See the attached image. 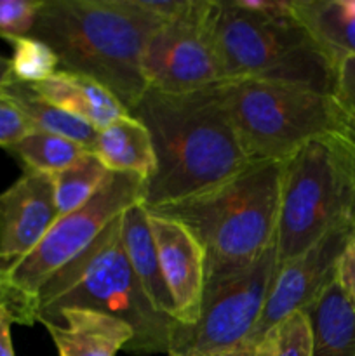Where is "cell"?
Listing matches in <instances>:
<instances>
[{"mask_svg": "<svg viewBox=\"0 0 355 356\" xmlns=\"http://www.w3.org/2000/svg\"><path fill=\"white\" fill-rule=\"evenodd\" d=\"M150 132L157 169L145 183L146 211L205 193L249 165L221 83L183 94L148 89L131 111Z\"/></svg>", "mask_w": 355, "mask_h": 356, "instance_id": "1", "label": "cell"}, {"mask_svg": "<svg viewBox=\"0 0 355 356\" xmlns=\"http://www.w3.org/2000/svg\"><path fill=\"white\" fill-rule=\"evenodd\" d=\"M162 23L138 0H42L30 35L54 51L59 70L96 80L131 113L148 90L143 56Z\"/></svg>", "mask_w": 355, "mask_h": 356, "instance_id": "2", "label": "cell"}, {"mask_svg": "<svg viewBox=\"0 0 355 356\" xmlns=\"http://www.w3.org/2000/svg\"><path fill=\"white\" fill-rule=\"evenodd\" d=\"M212 33L225 82L270 80L336 94L340 59L299 19L294 0H214Z\"/></svg>", "mask_w": 355, "mask_h": 356, "instance_id": "3", "label": "cell"}, {"mask_svg": "<svg viewBox=\"0 0 355 356\" xmlns=\"http://www.w3.org/2000/svg\"><path fill=\"white\" fill-rule=\"evenodd\" d=\"M281 170L278 162H251L205 193L148 212L194 233L205 254V285L218 284L253 266L275 243Z\"/></svg>", "mask_w": 355, "mask_h": 356, "instance_id": "4", "label": "cell"}, {"mask_svg": "<svg viewBox=\"0 0 355 356\" xmlns=\"http://www.w3.org/2000/svg\"><path fill=\"white\" fill-rule=\"evenodd\" d=\"M122 218V216H120ZM120 218L75 263L40 291L35 309L38 323L56 322L66 308H87L122 320L132 329L125 351L138 356L169 353L178 322L160 315L129 264Z\"/></svg>", "mask_w": 355, "mask_h": 356, "instance_id": "5", "label": "cell"}, {"mask_svg": "<svg viewBox=\"0 0 355 356\" xmlns=\"http://www.w3.org/2000/svg\"><path fill=\"white\" fill-rule=\"evenodd\" d=\"M347 225H355V141L331 132L282 162L277 268Z\"/></svg>", "mask_w": 355, "mask_h": 356, "instance_id": "6", "label": "cell"}, {"mask_svg": "<svg viewBox=\"0 0 355 356\" xmlns=\"http://www.w3.org/2000/svg\"><path fill=\"white\" fill-rule=\"evenodd\" d=\"M223 99L249 162H285L317 138L343 132L336 96L305 86L270 80H230Z\"/></svg>", "mask_w": 355, "mask_h": 356, "instance_id": "7", "label": "cell"}, {"mask_svg": "<svg viewBox=\"0 0 355 356\" xmlns=\"http://www.w3.org/2000/svg\"><path fill=\"white\" fill-rule=\"evenodd\" d=\"M145 181L111 172L94 197L75 212L58 218L40 242L0 280V302L14 323L33 325L42 289L94 245L104 229L131 205L143 202Z\"/></svg>", "mask_w": 355, "mask_h": 356, "instance_id": "8", "label": "cell"}, {"mask_svg": "<svg viewBox=\"0 0 355 356\" xmlns=\"http://www.w3.org/2000/svg\"><path fill=\"white\" fill-rule=\"evenodd\" d=\"M277 271L275 243L246 271L205 285L200 315L190 327L176 323L167 355L219 356L249 343Z\"/></svg>", "mask_w": 355, "mask_h": 356, "instance_id": "9", "label": "cell"}, {"mask_svg": "<svg viewBox=\"0 0 355 356\" xmlns=\"http://www.w3.org/2000/svg\"><path fill=\"white\" fill-rule=\"evenodd\" d=\"M214 0H190L176 17L164 21L143 56L148 89L183 94L225 83L214 33Z\"/></svg>", "mask_w": 355, "mask_h": 356, "instance_id": "10", "label": "cell"}, {"mask_svg": "<svg viewBox=\"0 0 355 356\" xmlns=\"http://www.w3.org/2000/svg\"><path fill=\"white\" fill-rule=\"evenodd\" d=\"M355 232V225L341 226L292 257L275 271L263 313L247 344H258L267 334L294 312H305L320 292L336 278L338 261Z\"/></svg>", "mask_w": 355, "mask_h": 356, "instance_id": "11", "label": "cell"}, {"mask_svg": "<svg viewBox=\"0 0 355 356\" xmlns=\"http://www.w3.org/2000/svg\"><path fill=\"white\" fill-rule=\"evenodd\" d=\"M56 219L52 177L23 170L0 193V280L35 249Z\"/></svg>", "mask_w": 355, "mask_h": 356, "instance_id": "12", "label": "cell"}, {"mask_svg": "<svg viewBox=\"0 0 355 356\" xmlns=\"http://www.w3.org/2000/svg\"><path fill=\"white\" fill-rule=\"evenodd\" d=\"M150 229L160 270L174 302L176 322L194 325L200 315L205 289V254L194 233L174 219L150 214Z\"/></svg>", "mask_w": 355, "mask_h": 356, "instance_id": "13", "label": "cell"}, {"mask_svg": "<svg viewBox=\"0 0 355 356\" xmlns=\"http://www.w3.org/2000/svg\"><path fill=\"white\" fill-rule=\"evenodd\" d=\"M59 356H117L132 341L122 320L87 308H66L56 322H44Z\"/></svg>", "mask_w": 355, "mask_h": 356, "instance_id": "14", "label": "cell"}, {"mask_svg": "<svg viewBox=\"0 0 355 356\" xmlns=\"http://www.w3.org/2000/svg\"><path fill=\"white\" fill-rule=\"evenodd\" d=\"M31 89L47 103L87 122L97 131L129 113L106 87L80 73L58 70L51 79L35 83Z\"/></svg>", "mask_w": 355, "mask_h": 356, "instance_id": "15", "label": "cell"}, {"mask_svg": "<svg viewBox=\"0 0 355 356\" xmlns=\"http://www.w3.org/2000/svg\"><path fill=\"white\" fill-rule=\"evenodd\" d=\"M122 242L129 264L138 277L139 284L145 289L150 302L160 315L176 322L174 302L169 294L162 270H160L157 247L153 242L152 229H150L148 211L143 202L131 205L120 218Z\"/></svg>", "mask_w": 355, "mask_h": 356, "instance_id": "16", "label": "cell"}, {"mask_svg": "<svg viewBox=\"0 0 355 356\" xmlns=\"http://www.w3.org/2000/svg\"><path fill=\"white\" fill-rule=\"evenodd\" d=\"M110 172L152 179L157 169L150 132L134 115L127 113L97 131L93 152Z\"/></svg>", "mask_w": 355, "mask_h": 356, "instance_id": "17", "label": "cell"}, {"mask_svg": "<svg viewBox=\"0 0 355 356\" xmlns=\"http://www.w3.org/2000/svg\"><path fill=\"white\" fill-rule=\"evenodd\" d=\"M313 356H355V302L336 278L305 309Z\"/></svg>", "mask_w": 355, "mask_h": 356, "instance_id": "18", "label": "cell"}, {"mask_svg": "<svg viewBox=\"0 0 355 356\" xmlns=\"http://www.w3.org/2000/svg\"><path fill=\"white\" fill-rule=\"evenodd\" d=\"M2 92L16 104L17 110L26 120L30 131H42L49 134L61 136L77 145L84 146L87 152H93L97 138V129L87 122L59 110L54 104L47 103L44 97L38 96L30 83H23L13 79L6 83Z\"/></svg>", "mask_w": 355, "mask_h": 356, "instance_id": "19", "label": "cell"}, {"mask_svg": "<svg viewBox=\"0 0 355 356\" xmlns=\"http://www.w3.org/2000/svg\"><path fill=\"white\" fill-rule=\"evenodd\" d=\"M294 9L340 61L355 58V0H294Z\"/></svg>", "mask_w": 355, "mask_h": 356, "instance_id": "20", "label": "cell"}, {"mask_svg": "<svg viewBox=\"0 0 355 356\" xmlns=\"http://www.w3.org/2000/svg\"><path fill=\"white\" fill-rule=\"evenodd\" d=\"M3 149L23 165V170L47 176L66 169L87 152L70 139L42 131H28L23 138Z\"/></svg>", "mask_w": 355, "mask_h": 356, "instance_id": "21", "label": "cell"}, {"mask_svg": "<svg viewBox=\"0 0 355 356\" xmlns=\"http://www.w3.org/2000/svg\"><path fill=\"white\" fill-rule=\"evenodd\" d=\"M111 176L94 153L86 152L66 169L52 174L54 204L58 218L75 212L94 197L97 190Z\"/></svg>", "mask_w": 355, "mask_h": 356, "instance_id": "22", "label": "cell"}, {"mask_svg": "<svg viewBox=\"0 0 355 356\" xmlns=\"http://www.w3.org/2000/svg\"><path fill=\"white\" fill-rule=\"evenodd\" d=\"M13 47V56L9 58L10 72L16 80L23 83L45 82L59 70V59L47 44L38 38L26 35L7 40Z\"/></svg>", "mask_w": 355, "mask_h": 356, "instance_id": "23", "label": "cell"}, {"mask_svg": "<svg viewBox=\"0 0 355 356\" xmlns=\"http://www.w3.org/2000/svg\"><path fill=\"white\" fill-rule=\"evenodd\" d=\"M274 356H313L312 330L305 312H294L267 334Z\"/></svg>", "mask_w": 355, "mask_h": 356, "instance_id": "24", "label": "cell"}, {"mask_svg": "<svg viewBox=\"0 0 355 356\" xmlns=\"http://www.w3.org/2000/svg\"><path fill=\"white\" fill-rule=\"evenodd\" d=\"M40 6L42 0H0V38L30 35Z\"/></svg>", "mask_w": 355, "mask_h": 356, "instance_id": "25", "label": "cell"}, {"mask_svg": "<svg viewBox=\"0 0 355 356\" xmlns=\"http://www.w3.org/2000/svg\"><path fill=\"white\" fill-rule=\"evenodd\" d=\"M336 99L343 111L347 136L355 141V58H343L338 68Z\"/></svg>", "mask_w": 355, "mask_h": 356, "instance_id": "26", "label": "cell"}, {"mask_svg": "<svg viewBox=\"0 0 355 356\" xmlns=\"http://www.w3.org/2000/svg\"><path fill=\"white\" fill-rule=\"evenodd\" d=\"M30 131L16 104L0 90V148L14 145Z\"/></svg>", "mask_w": 355, "mask_h": 356, "instance_id": "27", "label": "cell"}, {"mask_svg": "<svg viewBox=\"0 0 355 356\" xmlns=\"http://www.w3.org/2000/svg\"><path fill=\"white\" fill-rule=\"evenodd\" d=\"M336 282L345 294L355 302V232L352 233L336 268Z\"/></svg>", "mask_w": 355, "mask_h": 356, "instance_id": "28", "label": "cell"}, {"mask_svg": "<svg viewBox=\"0 0 355 356\" xmlns=\"http://www.w3.org/2000/svg\"><path fill=\"white\" fill-rule=\"evenodd\" d=\"M13 315L0 302V356H16L13 348V337H10V327H13Z\"/></svg>", "mask_w": 355, "mask_h": 356, "instance_id": "29", "label": "cell"}, {"mask_svg": "<svg viewBox=\"0 0 355 356\" xmlns=\"http://www.w3.org/2000/svg\"><path fill=\"white\" fill-rule=\"evenodd\" d=\"M219 356H274V351H271L270 341L265 337L261 343L244 344V346L237 348V350L228 351V353L219 355Z\"/></svg>", "mask_w": 355, "mask_h": 356, "instance_id": "30", "label": "cell"}, {"mask_svg": "<svg viewBox=\"0 0 355 356\" xmlns=\"http://www.w3.org/2000/svg\"><path fill=\"white\" fill-rule=\"evenodd\" d=\"M13 79V72H10V61L9 58L0 54V90L6 87V83Z\"/></svg>", "mask_w": 355, "mask_h": 356, "instance_id": "31", "label": "cell"}, {"mask_svg": "<svg viewBox=\"0 0 355 356\" xmlns=\"http://www.w3.org/2000/svg\"><path fill=\"white\" fill-rule=\"evenodd\" d=\"M167 356H178V355H167Z\"/></svg>", "mask_w": 355, "mask_h": 356, "instance_id": "32", "label": "cell"}]
</instances>
